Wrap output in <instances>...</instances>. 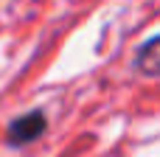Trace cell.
I'll use <instances>...</instances> for the list:
<instances>
[{
  "label": "cell",
  "mask_w": 160,
  "mask_h": 157,
  "mask_svg": "<svg viewBox=\"0 0 160 157\" xmlns=\"http://www.w3.org/2000/svg\"><path fill=\"white\" fill-rule=\"evenodd\" d=\"M135 62H138V67H141L146 76H158V70H160V37H149V39L141 45Z\"/></svg>",
  "instance_id": "7a4b0ae2"
},
{
  "label": "cell",
  "mask_w": 160,
  "mask_h": 157,
  "mask_svg": "<svg viewBox=\"0 0 160 157\" xmlns=\"http://www.w3.org/2000/svg\"><path fill=\"white\" fill-rule=\"evenodd\" d=\"M45 115L39 112V110H34V112H25V115H20V118H14L11 124H8V129H6V143L8 146H25V143H31V140H37L42 132H45Z\"/></svg>",
  "instance_id": "6da1fadb"
}]
</instances>
